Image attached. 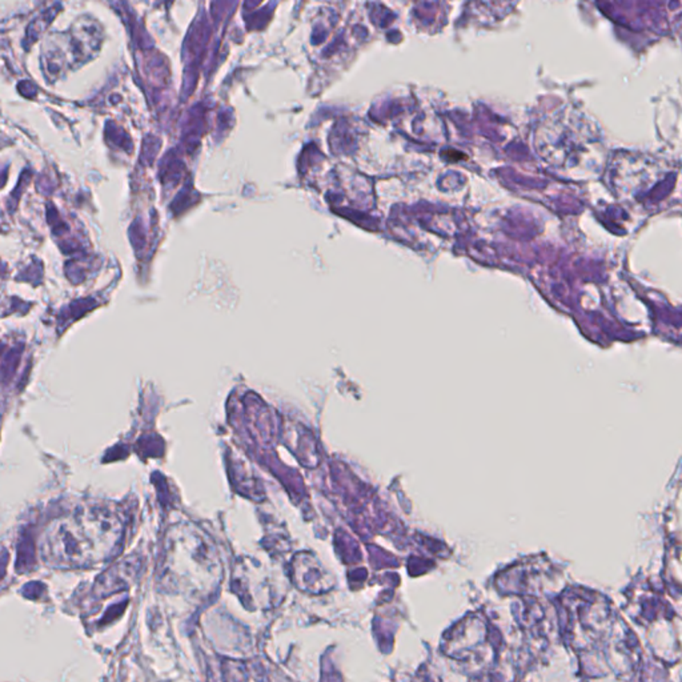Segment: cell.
Masks as SVG:
<instances>
[{
  "instance_id": "obj_2",
  "label": "cell",
  "mask_w": 682,
  "mask_h": 682,
  "mask_svg": "<svg viewBox=\"0 0 682 682\" xmlns=\"http://www.w3.org/2000/svg\"><path fill=\"white\" fill-rule=\"evenodd\" d=\"M292 569L295 582L300 589L319 593L329 589L332 585L326 569L310 553H299L292 561Z\"/></svg>"
},
{
  "instance_id": "obj_3",
  "label": "cell",
  "mask_w": 682,
  "mask_h": 682,
  "mask_svg": "<svg viewBox=\"0 0 682 682\" xmlns=\"http://www.w3.org/2000/svg\"><path fill=\"white\" fill-rule=\"evenodd\" d=\"M138 569L139 564L132 558H127L115 568L109 569L107 573L103 574L96 585L97 593L100 596H109L111 593L125 589L138 573Z\"/></svg>"
},
{
  "instance_id": "obj_4",
  "label": "cell",
  "mask_w": 682,
  "mask_h": 682,
  "mask_svg": "<svg viewBox=\"0 0 682 682\" xmlns=\"http://www.w3.org/2000/svg\"><path fill=\"white\" fill-rule=\"evenodd\" d=\"M224 676L228 682H267L264 673L247 663H225Z\"/></svg>"
},
{
  "instance_id": "obj_1",
  "label": "cell",
  "mask_w": 682,
  "mask_h": 682,
  "mask_svg": "<svg viewBox=\"0 0 682 682\" xmlns=\"http://www.w3.org/2000/svg\"><path fill=\"white\" fill-rule=\"evenodd\" d=\"M123 524L107 508H84L61 518L48 529L47 561L56 566H88L111 557L122 540Z\"/></svg>"
}]
</instances>
